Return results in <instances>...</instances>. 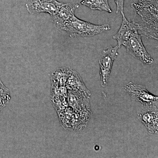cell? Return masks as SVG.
Here are the masks:
<instances>
[{"mask_svg":"<svg viewBox=\"0 0 158 158\" xmlns=\"http://www.w3.org/2000/svg\"><path fill=\"white\" fill-rule=\"evenodd\" d=\"M158 0H138L131 4L135 11L133 21L141 27V34L158 40Z\"/></svg>","mask_w":158,"mask_h":158,"instance_id":"6da1fadb","label":"cell"},{"mask_svg":"<svg viewBox=\"0 0 158 158\" xmlns=\"http://www.w3.org/2000/svg\"><path fill=\"white\" fill-rule=\"evenodd\" d=\"M110 29L109 24L96 25L80 19L74 15L65 24L62 31L67 32L72 38H75L92 37Z\"/></svg>","mask_w":158,"mask_h":158,"instance_id":"7a4b0ae2","label":"cell"},{"mask_svg":"<svg viewBox=\"0 0 158 158\" xmlns=\"http://www.w3.org/2000/svg\"><path fill=\"white\" fill-rule=\"evenodd\" d=\"M141 34L137 32L127 41L123 43L128 53L144 64L151 65L153 63L154 59L148 52L142 42Z\"/></svg>","mask_w":158,"mask_h":158,"instance_id":"3957f363","label":"cell"},{"mask_svg":"<svg viewBox=\"0 0 158 158\" xmlns=\"http://www.w3.org/2000/svg\"><path fill=\"white\" fill-rule=\"evenodd\" d=\"M118 45L114 47H110L103 51L99 59L101 83L104 88L107 87L113 62L118 56Z\"/></svg>","mask_w":158,"mask_h":158,"instance_id":"277c9868","label":"cell"},{"mask_svg":"<svg viewBox=\"0 0 158 158\" xmlns=\"http://www.w3.org/2000/svg\"><path fill=\"white\" fill-rule=\"evenodd\" d=\"M124 89L125 91L129 94L132 100L139 102L142 106H158V96L150 93L144 85L130 82L124 87Z\"/></svg>","mask_w":158,"mask_h":158,"instance_id":"5b68a950","label":"cell"},{"mask_svg":"<svg viewBox=\"0 0 158 158\" xmlns=\"http://www.w3.org/2000/svg\"><path fill=\"white\" fill-rule=\"evenodd\" d=\"M137 117L138 119L145 126L149 135H157V105L142 106V108H141L138 112Z\"/></svg>","mask_w":158,"mask_h":158,"instance_id":"8992f818","label":"cell"},{"mask_svg":"<svg viewBox=\"0 0 158 158\" xmlns=\"http://www.w3.org/2000/svg\"><path fill=\"white\" fill-rule=\"evenodd\" d=\"M62 3L58 0H27L26 6L30 14L47 13L52 16Z\"/></svg>","mask_w":158,"mask_h":158,"instance_id":"52a82bcc","label":"cell"},{"mask_svg":"<svg viewBox=\"0 0 158 158\" xmlns=\"http://www.w3.org/2000/svg\"><path fill=\"white\" fill-rule=\"evenodd\" d=\"M123 17L122 23L120 28L116 35L113 37L114 39L116 40L118 42V47H121L123 43L127 41L133 35L141 31V27L137 23L133 21L129 22L125 16L124 12H121Z\"/></svg>","mask_w":158,"mask_h":158,"instance_id":"ba28073f","label":"cell"},{"mask_svg":"<svg viewBox=\"0 0 158 158\" xmlns=\"http://www.w3.org/2000/svg\"><path fill=\"white\" fill-rule=\"evenodd\" d=\"M79 6L78 4L72 5L70 3H62L56 13L52 16L54 24L57 28L62 31L64 26L74 15L75 11Z\"/></svg>","mask_w":158,"mask_h":158,"instance_id":"9c48e42d","label":"cell"},{"mask_svg":"<svg viewBox=\"0 0 158 158\" xmlns=\"http://www.w3.org/2000/svg\"><path fill=\"white\" fill-rule=\"evenodd\" d=\"M81 4L92 10L104 11L110 13L112 12L108 0H82Z\"/></svg>","mask_w":158,"mask_h":158,"instance_id":"30bf717a","label":"cell"},{"mask_svg":"<svg viewBox=\"0 0 158 158\" xmlns=\"http://www.w3.org/2000/svg\"><path fill=\"white\" fill-rule=\"evenodd\" d=\"M11 99L9 89L6 88L0 79V108L2 110Z\"/></svg>","mask_w":158,"mask_h":158,"instance_id":"8fae6325","label":"cell"},{"mask_svg":"<svg viewBox=\"0 0 158 158\" xmlns=\"http://www.w3.org/2000/svg\"><path fill=\"white\" fill-rule=\"evenodd\" d=\"M116 5V13L123 12L124 0H115Z\"/></svg>","mask_w":158,"mask_h":158,"instance_id":"7c38bea8","label":"cell"}]
</instances>
